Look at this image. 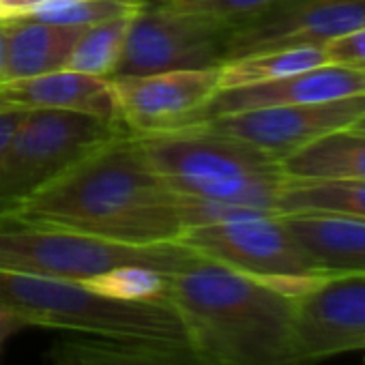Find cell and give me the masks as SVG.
Returning a JSON list of instances; mask_svg holds the SVG:
<instances>
[{"instance_id":"e0dca14e","label":"cell","mask_w":365,"mask_h":365,"mask_svg":"<svg viewBox=\"0 0 365 365\" xmlns=\"http://www.w3.org/2000/svg\"><path fill=\"white\" fill-rule=\"evenodd\" d=\"M282 170L301 178L365 180V131L348 127L327 133L284 157Z\"/></svg>"},{"instance_id":"52a82bcc","label":"cell","mask_w":365,"mask_h":365,"mask_svg":"<svg viewBox=\"0 0 365 365\" xmlns=\"http://www.w3.org/2000/svg\"><path fill=\"white\" fill-rule=\"evenodd\" d=\"M230 26L144 0L131 18L112 78L178 69H209L226 63Z\"/></svg>"},{"instance_id":"2e32d148","label":"cell","mask_w":365,"mask_h":365,"mask_svg":"<svg viewBox=\"0 0 365 365\" xmlns=\"http://www.w3.org/2000/svg\"><path fill=\"white\" fill-rule=\"evenodd\" d=\"M7 52L0 84L65 69V63L88 26L48 24L33 18L5 20Z\"/></svg>"},{"instance_id":"603a6c76","label":"cell","mask_w":365,"mask_h":365,"mask_svg":"<svg viewBox=\"0 0 365 365\" xmlns=\"http://www.w3.org/2000/svg\"><path fill=\"white\" fill-rule=\"evenodd\" d=\"M86 288L118 301L157 303L172 307V273L150 267H118L82 282Z\"/></svg>"},{"instance_id":"8fae6325","label":"cell","mask_w":365,"mask_h":365,"mask_svg":"<svg viewBox=\"0 0 365 365\" xmlns=\"http://www.w3.org/2000/svg\"><path fill=\"white\" fill-rule=\"evenodd\" d=\"M138 140L148 163L163 178H232L282 170L275 155L245 140L198 127L142 133Z\"/></svg>"},{"instance_id":"4fadbf2b","label":"cell","mask_w":365,"mask_h":365,"mask_svg":"<svg viewBox=\"0 0 365 365\" xmlns=\"http://www.w3.org/2000/svg\"><path fill=\"white\" fill-rule=\"evenodd\" d=\"M361 93H365V69L327 63L279 80L239 88H224L207 103L198 123L243 110L322 103Z\"/></svg>"},{"instance_id":"d6986e66","label":"cell","mask_w":365,"mask_h":365,"mask_svg":"<svg viewBox=\"0 0 365 365\" xmlns=\"http://www.w3.org/2000/svg\"><path fill=\"white\" fill-rule=\"evenodd\" d=\"M279 213H337L365 220V180L286 176Z\"/></svg>"},{"instance_id":"cb8c5ba5","label":"cell","mask_w":365,"mask_h":365,"mask_svg":"<svg viewBox=\"0 0 365 365\" xmlns=\"http://www.w3.org/2000/svg\"><path fill=\"white\" fill-rule=\"evenodd\" d=\"M153 3H159L180 14H192L235 26L271 7L277 0H153Z\"/></svg>"},{"instance_id":"ac0fdd59","label":"cell","mask_w":365,"mask_h":365,"mask_svg":"<svg viewBox=\"0 0 365 365\" xmlns=\"http://www.w3.org/2000/svg\"><path fill=\"white\" fill-rule=\"evenodd\" d=\"M54 365H205L190 346L131 344L112 339H65L54 348Z\"/></svg>"},{"instance_id":"5bb4252c","label":"cell","mask_w":365,"mask_h":365,"mask_svg":"<svg viewBox=\"0 0 365 365\" xmlns=\"http://www.w3.org/2000/svg\"><path fill=\"white\" fill-rule=\"evenodd\" d=\"M0 106L69 110L120 123L112 82L69 69L0 84Z\"/></svg>"},{"instance_id":"44dd1931","label":"cell","mask_w":365,"mask_h":365,"mask_svg":"<svg viewBox=\"0 0 365 365\" xmlns=\"http://www.w3.org/2000/svg\"><path fill=\"white\" fill-rule=\"evenodd\" d=\"M327 63L329 56L324 46L284 48V50H271V52L232 58L222 65V91L279 80Z\"/></svg>"},{"instance_id":"d4e9b609","label":"cell","mask_w":365,"mask_h":365,"mask_svg":"<svg viewBox=\"0 0 365 365\" xmlns=\"http://www.w3.org/2000/svg\"><path fill=\"white\" fill-rule=\"evenodd\" d=\"M329 63L365 69V26L346 33L324 46Z\"/></svg>"},{"instance_id":"484cf974","label":"cell","mask_w":365,"mask_h":365,"mask_svg":"<svg viewBox=\"0 0 365 365\" xmlns=\"http://www.w3.org/2000/svg\"><path fill=\"white\" fill-rule=\"evenodd\" d=\"M65 3H69V0H0V20L33 18Z\"/></svg>"},{"instance_id":"8992f818","label":"cell","mask_w":365,"mask_h":365,"mask_svg":"<svg viewBox=\"0 0 365 365\" xmlns=\"http://www.w3.org/2000/svg\"><path fill=\"white\" fill-rule=\"evenodd\" d=\"M176 243L292 297L329 277L305 254L282 215L196 226L182 232Z\"/></svg>"},{"instance_id":"7c38bea8","label":"cell","mask_w":365,"mask_h":365,"mask_svg":"<svg viewBox=\"0 0 365 365\" xmlns=\"http://www.w3.org/2000/svg\"><path fill=\"white\" fill-rule=\"evenodd\" d=\"M297 337L305 365L365 350V273L324 277L294 299Z\"/></svg>"},{"instance_id":"9a60e30c","label":"cell","mask_w":365,"mask_h":365,"mask_svg":"<svg viewBox=\"0 0 365 365\" xmlns=\"http://www.w3.org/2000/svg\"><path fill=\"white\" fill-rule=\"evenodd\" d=\"M299 245L329 277L365 273V220L337 213L282 215Z\"/></svg>"},{"instance_id":"5b68a950","label":"cell","mask_w":365,"mask_h":365,"mask_svg":"<svg viewBox=\"0 0 365 365\" xmlns=\"http://www.w3.org/2000/svg\"><path fill=\"white\" fill-rule=\"evenodd\" d=\"M127 131L118 120H103L82 112L29 110L0 157V215L48 185L97 146Z\"/></svg>"},{"instance_id":"f546056e","label":"cell","mask_w":365,"mask_h":365,"mask_svg":"<svg viewBox=\"0 0 365 365\" xmlns=\"http://www.w3.org/2000/svg\"><path fill=\"white\" fill-rule=\"evenodd\" d=\"M352 127H354V129H361V131H365V116H363V118H361L359 123H354Z\"/></svg>"},{"instance_id":"4316f807","label":"cell","mask_w":365,"mask_h":365,"mask_svg":"<svg viewBox=\"0 0 365 365\" xmlns=\"http://www.w3.org/2000/svg\"><path fill=\"white\" fill-rule=\"evenodd\" d=\"M26 108H11V106H0V157H3L5 148L9 146L11 138L16 135L18 127L22 125L26 116Z\"/></svg>"},{"instance_id":"9c48e42d","label":"cell","mask_w":365,"mask_h":365,"mask_svg":"<svg viewBox=\"0 0 365 365\" xmlns=\"http://www.w3.org/2000/svg\"><path fill=\"white\" fill-rule=\"evenodd\" d=\"M118 118L131 133L192 127L222 91V67L110 78Z\"/></svg>"},{"instance_id":"83f0119b","label":"cell","mask_w":365,"mask_h":365,"mask_svg":"<svg viewBox=\"0 0 365 365\" xmlns=\"http://www.w3.org/2000/svg\"><path fill=\"white\" fill-rule=\"evenodd\" d=\"M26 327H29V324H26L9 305H5L3 301H0V352H3L5 341H7L14 333L22 331V329H26Z\"/></svg>"},{"instance_id":"7402d4cb","label":"cell","mask_w":365,"mask_h":365,"mask_svg":"<svg viewBox=\"0 0 365 365\" xmlns=\"http://www.w3.org/2000/svg\"><path fill=\"white\" fill-rule=\"evenodd\" d=\"M133 16H123V18H114L95 26H88L84 35L78 39V43L73 46L65 63V69L110 80L120 61L127 29Z\"/></svg>"},{"instance_id":"ffe728a7","label":"cell","mask_w":365,"mask_h":365,"mask_svg":"<svg viewBox=\"0 0 365 365\" xmlns=\"http://www.w3.org/2000/svg\"><path fill=\"white\" fill-rule=\"evenodd\" d=\"M165 180L176 194L215 200V202H228V205L256 207L282 215L279 194L286 180V174L282 170L232 176V178H165Z\"/></svg>"},{"instance_id":"6da1fadb","label":"cell","mask_w":365,"mask_h":365,"mask_svg":"<svg viewBox=\"0 0 365 365\" xmlns=\"http://www.w3.org/2000/svg\"><path fill=\"white\" fill-rule=\"evenodd\" d=\"M0 220L129 245L176 243L185 232L178 194L131 131L97 146Z\"/></svg>"},{"instance_id":"3957f363","label":"cell","mask_w":365,"mask_h":365,"mask_svg":"<svg viewBox=\"0 0 365 365\" xmlns=\"http://www.w3.org/2000/svg\"><path fill=\"white\" fill-rule=\"evenodd\" d=\"M0 301L29 327L65 329L112 341L190 346L174 307L110 299L82 282L0 271Z\"/></svg>"},{"instance_id":"30bf717a","label":"cell","mask_w":365,"mask_h":365,"mask_svg":"<svg viewBox=\"0 0 365 365\" xmlns=\"http://www.w3.org/2000/svg\"><path fill=\"white\" fill-rule=\"evenodd\" d=\"M365 116V93L305 106H273L256 108L232 114H222L202 120L198 129H207L222 135H232L245 140L279 161L301 146L339 131L348 129Z\"/></svg>"},{"instance_id":"f1b7e54d","label":"cell","mask_w":365,"mask_h":365,"mask_svg":"<svg viewBox=\"0 0 365 365\" xmlns=\"http://www.w3.org/2000/svg\"><path fill=\"white\" fill-rule=\"evenodd\" d=\"M5 52H7V24L5 20H0V71L5 65Z\"/></svg>"},{"instance_id":"ba28073f","label":"cell","mask_w":365,"mask_h":365,"mask_svg":"<svg viewBox=\"0 0 365 365\" xmlns=\"http://www.w3.org/2000/svg\"><path fill=\"white\" fill-rule=\"evenodd\" d=\"M365 26V0H277L230 26L226 61L329 41Z\"/></svg>"},{"instance_id":"7a4b0ae2","label":"cell","mask_w":365,"mask_h":365,"mask_svg":"<svg viewBox=\"0 0 365 365\" xmlns=\"http://www.w3.org/2000/svg\"><path fill=\"white\" fill-rule=\"evenodd\" d=\"M294 299L207 256L172 273V307L205 365H305Z\"/></svg>"},{"instance_id":"277c9868","label":"cell","mask_w":365,"mask_h":365,"mask_svg":"<svg viewBox=\"0 0 365 365\" xmlns=\"http://www.w3.org/2000/svg\"><path fill=\"white\" fill-rule=\"evenodd\" d=\"M200 254L180 243L129 245L82 232L0 220V271L84 282L118 267L176 273Z\"/></svg>"}]
</instances>
